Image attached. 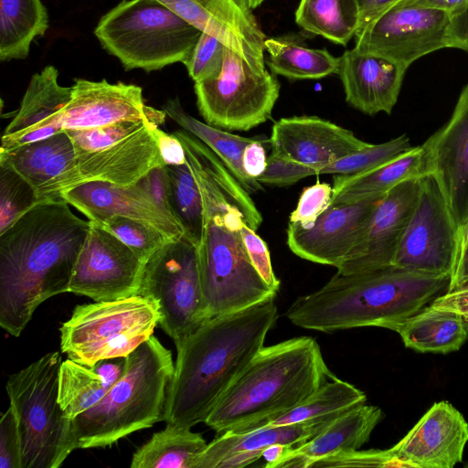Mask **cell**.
Here are the masks:
<instances>
[{"instance_id":"cell-39","label":"cell","mask_w":468,"mask_h":468,"mask_svg":"<svg viewBox=\"0 0 468 468\" xmlns=\"http://www.w3.org/2000/svg\"><path fill=\"white\" fill-rule=\"evenodd\" d=\"M413 147L406 134L386 143L370 144L321 168L317 175L357 176L406 154Z\"/></svg>"},{"instance_id":"cell-28","label":"cell","mask_w":468,"mask_h":468,"mask_svg":"<svg viewBox=\"0 0 468 468\" xmlns=\"http://www.w3.org/2000/svg\"><path fill=\"white\" fill-rule=\"evenodd\" d=\"M431 173L427 143L370 171L357 176L335 175L330 206L381 196L401 182ZM329 206V207H330Z\"/></svg>"},{"instance_id":"cell-46","label":"cell","mask_w":468,"mask_h":468,"mask_svg":"<svg viewBox=\"0 0 468 468\" xmlns=\"http://www.w3.org/2000/svg\"><path fill=\"white\" fill-rule=\"evenodd\" d=\"M0 468H22V442L13 408L2 414L0 420Z\"/></svg>"},{"instance_id":"cell-56","label":"cell","mask_w":468,"mask_h":468,"mask_svg":"<svg viewBox=\"0 0 468 468\" xmlns=\"http://www.w3.org/2000/svg\"><path fill=\"white\" fill-rule=\"evenodd\" d=\"M289 448L292 447L280 443L267 447L262 452V457L266 461V463L263 466L265 468H275L276 464L280 462Z\"/></svg>"},{"instance_id":"cell-35","label":"cell","mask_w":468,"mask_h":468,"mask_svg":"<svg viewBox=\"0 0 468 468\" xmlns=\"http://www.w3.org/2000/svg\"><path fill=\"white\" fill-rule=\"evenodd\" d=\"M295 23L305 32L346 46L360 25L358 0H300Z\"/></svg>"},{"instance_id":"cell-21","label":"cell","mask_w":468,"mask_h":468,"mask_svg":"<svg viewBox=\"0 0 468 468\" xmlns=\"http://www.w3.org/2000/svg\"><path fill=\"white\" fill-rule=\"evenodd\" d=\"M426 143L431 173L440 184L461 239L468 222V84L462 90L448 122Z\"/></svg>"},{"instance_id":"cell-38","label":"cell","mask_w":468,"mask_h":468,"mask_svg":"<svg viewBox=\"0 0 468 468\" xmlns=\"http://www.w3.org/2000/svg\"><path fill=\"white\" fill-rule=\"evenodd\" d=\"M71 144L63 131L46 139L0 152V165L12 168L35 188L45 166L60 150Z\"/></svg>"},{"instance_id":"cell-20","label":"cell","mask_w":468,"mask_h":468,"mask_svg":"<svg viewBox=\"0 0 468 468\" xmlns=\"http://www.w3.org/2000/svg\"><path fill=\"white\" fill-rule=\"evenodd\" d=\"M252 64H265L263 33L240 0H156Z\"/></svg>"},{"instance_id":"cell-48","label":"cell","mask_w":468,"mask_h":468,"mask_svg":"<svg viewBox=\"0 0 468 468\" xmlns=\"http://www.w3.org/2000/svg\"><path fill=\"white\" fill-rule=\"evenodd\" d=\"M446 47L468 52V4L449 15Z\"/></svg>"},{"instance_id":"cell-47","label":"cell","mask_w":468,"mask_h":468,"mask_svg":"<svg viewBox=\"0 0 468 468\" xmlns=\"http://www.w3.org/2000/svg\"><path fill=\"white\" fill-rule=\"evenodd\" d=\"M240 234L254 268L264 282L272 290L278 292L280 281L273 271L267 244L256 234L255 230L246 223L242 225Z\"/></svg>"},{"instance_id":"cell-34","label":"cell","mask_w":468,"mask_h":468,"mask_svg":"<svg viewBox=\"0 0 468 468\" xmlns=\"http://www.w3.org/2000/svg\"><path fill=\"white\" fill-rule=\"evenodd\" d=\"M207 443L191 428L166 423L133 454L131 468H194Z\"/></svg>"},{"instance_id":"cell-7","label":"cell","mask_w":468,"mask_h":468,"mask_svg":"<svg viewBox=\"0 0 468 468\" xmlns=\"http://www.w3.org/2000/svg\"><path fill=\"white\" fill-rule=\"evenodd\" d=\"M201 33L156 0H122L94 29L101 47L126 70L146 72L184 64Z\"/></svg>"},{"instance_id":"cell-55","label":"cell","mask_w":468,"mask_h":468,"mask_svg":"<svg viewBox=\"0 0 468 468\" xmlns=\"http://www.w3.org/2000/svg\"><path fill=\"white\" fill-rule=\"evenodd\" d=\"M468 280V240L461 249L456 266L451 276L447 291L452 290Z\"/></svg>"},{"instance_id":"cell-15","label":"cell","mask_w":468,"mask_h":468,"mask_svg":"<svg viewBox=\"0 0 468 468\" xmlns=\"http://www.w3.org/2000/svg\"><path fill=\"white\" fill-rule=\"evenodd\" d=\"M158 129V125L149 124L107 147L75 152L73 160L55 183L49 201L63 199L64 193L89 182L133 186L152 169L165 166Z\"/></svg>"},{"instance_id":"cell-32","label":"cell","mask_w":468,"mask_h":468,"mask_svg":"<svg viewBox=\"0 0 468 468\" xmlns=\"http://www.w3.org/2000/svg\"><path fill=\"white\" fill-rule=\"evenodd\" d=\"M48 15L41 0H0V58L25 59L37 37L48 28Z\"/></svg>"},{"instance_id":"cell-45","label":"cell","mask_w":468,"mask_h":468,"mask_svg":"<svg viewBox=\"0 0 468 468\" xmlns=\"http://www.w3.org/2000/svg\"><path fill=\"white\" fill-rule=\"evenodd\" d=\"M333 187L327 183L316 182L305 187L299 198L296 208L292 212L289 222L303 228L312 226L316 218L330 206Z\"/></svg>"},{"instance_id":"cell-14","label":"cell","mask_w":468,"mask_h":468,"mask_svg":"<svg viewBox=\"0 0 468 468\" xmlns=\"http://www.w3.org/2000/svg\"><path fill=\"white\" fill-rule=\"evenodd\" d=\"M145 263L117 237L90 222L73 269L69 292L87 296L94 302L139 295Z\"/></svg>"},{"instance_id":"cell-49","label":"cell","mask_w":468,"mask_h":468,"mask_svg":"<svg viewBox=\"0 0 468 468\" xmlns=\"http://www.w3.org/2000/svg\"><path fill=\"white\" fill-rule=\"evenodd\" d=\"M137 185L145 190L160 207L172 216L167 200L165 166L152 169L138 181Z\"/></svg>"},{"instance_id":"cell-13","label":"cell","mask_w":468,"mask_h":468,"mask_svg":"<svg viewBox=\"0 0 468 468\" xmlns=\"http://www.w3.org/2000/svg\"><path fill=\"white\" fill-rule=\"evenodd\" d=\"M449 15L435 8L395 4L356 32L355 48L408 69L421 57L447 48Z\"/></svg>"},{"instance_id":"cell-9","label":"cell","mask_w":468,"mask_h":468,"mask_svg":"<svg viewBox=\"0 0 468 468\" xmlns=\"http://www.w3.org/2000/svg\"><path fill=\"white\" fill-rule=\"evenodd\" d=\"M159 320L157 304L142 295L80 304L59 329L60 348L68 358L92 367L127 356L153 335Z\"/></svg>"},{"instance_id":"cell-30","label":"cell","mask_w":468,"mask_h":468,"mask_svg":"<svg viewBox=\"0 0 468 468\" xmlns=\"http://www.w3.org/2000/svg\"><path fill=\"white\" fill-rule=\"evenodd\" d=\"M265 64L275 75L291 80H317L337 74L340 57L326 48H314L298 33H286L266 37Z\"/></svg>"},{"instance_id":"cell-36","label":"cell","mask_w":468,"mask_h":468,"mask_svg":"<svg viewBox=\"0 0 468 468\" xmlns=\"http://www.w3.org/2000/svg\"><path fill=\"white\" fill-rule=\"evenodd\" d=\"M165 169L170 212L184 235L197 247L203 234L204 207L197 179L187 161L166 165Z\"/></svg>"},{"instance_id":"cell-8","label":"cell","mask_w":468,"mask_h":468,"mask_svg":"<svg viewBox=\"0 0 468 468\" xmlns=\"http://www.w3.org/2000/svg\"><path fill=\"white\" fill-rule=\"evenodd\" d=\"M61 363L58 351L49 352L7 379L21 436L22 468H58L77 449L72 420L58 402Z\"/></svg>"},{"instance_id":"cell-33","label":"cell","mask_w":468,"mask_h":468,"mask_svg":"<svg viewBox=\"0 0 468 468\" xmlns=\"http://www.w3.org/2000/svg\"><path fill=\"white\" fill-rule=\"evenodd\" d=\"M366 400L367 397L362 390L335 376L314 395L292 410L233 433L334 418Z\"/></svg>"},{"instance_id":"cell-37","label":"cell","mask_w":468,"mask_h":468,"mask_svg":"<svg viewBox=\"0 0 468 468\" xmlns=\"http://www.w3.org/2000/svg\"><path fill=\"white\" fill-rule=\"evenodd\" d=\"M111 388L94 367L70 358L62 361L58 378V402L69 420L92 408Z\"/></svg>"},{"instance_id":"cell-29","label":"cell","mask_w":468,"mask_h":468,"mask_svg":"<svg viewBox=\"0 0 468 468\" xmlns=\"http://www.w3.org/2000/svg\"><path fill=\"white\" fill-rule=\"evenodd\" d=\"M404 346L420 353L448 354L468 340V321L431 304L408 318L396 331Z\"/></svg>"},{"instance_id":"cell-44","label":"cell","mask_w":468,"mask_h":468,"mask_svg":"<svg viewBox=\"0 0 468 468\" xmlns=\"http://www.w3.org/2000/svg\"><path fill=\"white\" fill-rule=\"evenodd\" d=\"M311 467H408L394 452L387 450H354L335 453L316 461Z\"/></svg>"},{"instance_id":"cell-3","label":"cell","mask_w":468,"mask_h":468,"mask_svg":"<svg viewBox=\"0 0 468 468\" xmlns=\"http://www.w3.org/2000/svg\"><path fill=\"white\" fill-rule=\"evenodd\" d=\"M450 280V275L394 265L358 273L336 272L317 291L298 297L285 316L297 326L324 333L365 326L396 331L444 293Z\"/></svg>"},{"instance_id":"cell-31","label":"cell","mask_w":468,"mask_h":468,"mask_svg":"<svg viewBox=\"0 0 468 468\" xmlns=\"http://www.w3.org/2000/svg\"><path fill=\"white\" fill-rule=\"evenodd\" d=\"M163 110L183 130L212 150L249 193L262 189L261 184L250 177L242 166L243 151L254 138L233 134L198 121L185 111L178 98L168 100L163 105Z\"/></svg>"},{"instance_id":"cell-1","label":"cell","mask_w":468,"mask_h":468,"mask_svg":"<svg viewBox=\"0 0 468 468\" xmlns=\"http://www.w3.org/2000/svg\"><path fill=\"white\" fill-rule=\"evenodd\" d=\"M90 222L64 199L39 202L0 234V325L18 337L36 309L69 292Z\"/></svg>"},{"instance_id":"cell-57","label":"cell","mask_w":468,"mask_h":468,"mask_svg":"<svg viewBox=\"0 0 468 468\" xmlns=\"http://www.w3.org/2000/svg\"><path fill=\"white\" fill-rule=\"evenodd\" d=\"M247 7L253 10L267 0H240Z\"/></svg>"},{"instance_id":"cell-51","label":"cell","mask_w":468,"mask_h":468,"mask_svg":"<svg viewBox=\"0 0 468 468\" xmlns=\"http://www.w3.org/2000/svg\"><path fill=\"white\" fill-rule=\"evenodd\" d=\"M267 158L263 143L254 139L243 151V170L250 177L257 180L266 168Z\"/></svg>"},{"instance_id":"cell-26","label":"cell","mask_w":468,"mask_h":468,"mask_svg":"<svg viewBox=\"0 0 468 468\" xmlns=\"http://www.w3.org/2000/svg\"><path fill=\"white\" fill-rule=\"evenodd\" d=\"M335 417L261 428L243 433H220L207 443L197 458L194 468L245 467L262 457L263 451L272 444L280 443L294 448L304 443L324 430Z\"/></svg>"},{"instance_id":"cell-5","label":"cell","mask_w":468,"mask_h":468,"mask_svg":"<svg viewBox=\"0 0 468 468\" xmlns=\"http://www.w3.org/2000/svg\"><path fill=\"white\" fill-rule=\"evenodd\" d=\"M198 184L204 228L197 246L206 319L237 313L274 300L272 290L254 268L241 238L245 223L217 183L193 159L186 158Z\"/></svg>"},{"instance_id":"cell-52","label":"cell","mask_w":468,"mask_h":468,"mask_svg":"<svg viewBox=\"0 0 468 468\" xmlns=\"http://www.w3.org/2000/svg\"><path fill=\"white\" fill-rule=\"evenodd\" d=\"M159 146L166 165H182L186 162V152L180 140L174 133L158 129Z\"/></svg>"},{"instance_id":"cell-22","label":"cell","mask_w":468,"mask_h":468,"mask_svg":"<svg viewBox=\"0 0 468 468\" xmlns=\"http://www.w3.org/2000/svg\"><path fill=\"white\" fill-rule=\"evenodd\" d=\"M468 423L448 401L435 402L394 446L409 468H452L463 461Z\"/></svg>"},{"instance_id":"cell-16","label":"cell","mask_w":468,"mask_h":468,"mask_svg":"<svg viewBox=\"0 0 468 468\" xmlns=\"http://www.w3.org/2000/svg\"><path fill=\"white\" fill-rule=\"evenodd\" d=\"M271 155L303 165L304 177L370 144L348 129L317 116L282 118L272 125Z\"/></svg>"},{"instance_id":"cell-53","label":"cell","mask_w":468,"mask_h":468,"mask_svg":"<svg viewBox=\"0 0 468 468\" xmlns=\"http://www.w3.org/2000/svg\"><path fill=\"white\" fill-rule=\"evenodd\" d=\"M401 0H358L360 8V25L362 28L378 14Z\"/></svg>"},{"instance_id":"cell-4","label":"cell","mask_w":468,"mask_h":468,"mask_svg":"<svg viewBox=\"0 0 468 468\" xmlns=\"http://www.w3.org/2000/svg\"><path fill=\"white\" fill-rule=\"evenodd\" d=\"M334 377L312 337H293L263 346L204 423L218 434L238 431L292 410Z\"/></svg>"},{"instance_id":"cell-41","label":"cell","mask_w":468,"mask_h":468,"mask_svg":"<svg viewBox=\"0 0 468 468\" xmlns=\"http://www.w3.org/2000/svg\"><path fill=\"white\" fill-rule=\"evenodd\" d=\"M98 226L117 237L144 262L173 240L154 227L125 217H112Z\"/></svg>"},{"instance_id":"cell-27","label":"cell","mask_w":468,"mask_h":468,"mask_svg":"<svg viewBox=\"0 0 468 468\" xmlns=\"http://www.w3.org/2000/svg\"><path fill=\"white\" fill-rule=\"evenodd\" d=\"M384 418L382 410L365 403L348 409L309 441L289 448L275 468H311L318 460L360 449Z\"/></svg>"},{"instance_id":"cell-12","label":"cell","mask_w":468,"mask_h":468,"mask_svg":"<svg viewBox=\"0 0 468 468\" xmlns=\"http://www.w3.org/2000/svg\"><path fill=\"white\" fill-rule=\"evenodd\" d=\"M460 235L433 173L420 178L419 197L392 265L410 271L452 276Z\"/></svg>"},{"instance_id":"cell-24","label":"cell","mask_w":468,"mask_h":468,"mask_svg":"<svg viewBox=\"0 0 468 468\" xmlns=\"http://www.w3.org/2000/svg\"><path fill=\"white\" fill-rule=\"evenodd\" d=\"M407 68L355 47L340 57L338 76L346 101L368 115L390 114L397 103Z\"/></svg>"},{"instance_id":"cell-58","label":"cell","mask_w":468,"mask_h":468,"mask_svg":"<svg viewBox=\"0 0 468 468\" xmlns=\"http://www.w3.org/2000/svg\"><path fill=\"white\" fill-rule=\"evenodd\" d=\"M464 467L468 468V462L464 463Z\"/></svg>"},{"instance_id":"cell-40","label":"cell","mask_w":468,"mask_h":468,"mask_svg":"<svg viewBox=\"0 0 468 468\" xmlns=\"http://www.w3.org/2000/svg\"><path fill=\"white\" fill-rule=\"evenodd\" d=\"M37 203L33 186L12 168L0 165V234Z\"/></svg>"},{"instance_id":"cell-54","label":"cell","mask_w":468,"mask_h":468,"mask_svg":"<svg viewBox=\"0 0 468 468\" xmlns=\"http://www.w3.org/2000/svg\"><path fill=\"white\" fill-rule=\"evenodd\" d=\"M396 4L435 8L451 14L468 4V0H401Z\"/></svg>"},{"instance_id":"cell-10","label":"cell","mask_w":468,"mask_h":468,"mask_svg":"<svg viewBox=\"0 0 468 468\" xmlns=\"http://www.w3.org/2000/svg\"><path fill=\"white\" fill-rule=\"evenodd\" d=\"M200 115L207 124L249 131L270 119L280 83L266 65L252 64L226 48L218 75L195 82Z\"/></svg>"},{"instance_id":"cell-19","label":"cell","mask_w":468,"mask_h":468,"mask_svg":"<svg viewBox=\"0 0 468 468\" xmlns=\"http://www.w3.org/2000/svg\"><path fill=\"white\" fill-rule=\"evenodd\" d=\"M166 113L147 106L134 84L75 79L71 98L61 112L62 131L96 128L121 121L147 120L157 125Z\"/></svg>"},{"instance_id":"cell-2","label":"cell","mask_w":468,"mask_h":468,"mask_svg":"<svg viewBox=\"0 0 468 468\" xmlns=\"http://www.w3.org/2000/svg\"><path fill=\"white\" fill-rule=\"evenodd\" d=\"M278 310L274 300L209 318L175 342L176 359L164 420L192 428L205 422L231 383L264 346Z\"/></svg>"},{"instance_id":"cell-43","label":"cell","mask_w":468,"mask_h":468,"mask_svg":"<svg viewBox=\"0 0 468 468\" xmlns=\"http://www.w3.org/2000/svg\"><path fill=\"white\" fill-rule=\"evenodd\" d=\"M226 46L218 38L202 32L191 54L184 62L189 77L198 82L218 74Z\"/></svg>"},{"instance_id":"cell-6","label":"cell","mask_w":468,"mask_h":468,"mask_svg":"<svg viewBox=\"0 0 468 468\" xmlns=\"http://www.w3.org/2000/svg\"><path fill=\"white\" fill-rule=\"evenodd\" d=\"M174 366L171 351L154 335L125 356L122 377L98 403L72 420L77 449L109 447L164 420Z\"/></svg>"},{"instance_id":"cell-23","label":"cell","mask_w":468,"mask_h":468,"mask_svg":"<svg viewBox=\"0 0 468 468\" xmlns=\"http://www.w3.org/2000/svg\"><path fill=\"white\" fill-rule=\"evenodd\" d=\"M62 198L97 225L119 216L149 224L173 240L184 235L176 220L137 184L89 182L67 191Z\"/></svg>"},{"instance_id":"cell-11","label":"cell","mask_w":468,"mask_h":468,"mask_svg":"<svg viewBox=\"0 0 468 468\" xmlns=\"http://www.w3.org/2000/svg\"><path fill=\"white\" fill-rule=\"evenodd\" d=\"M139 295L157 304L158 324L174 342L194 332L207 320L196 244L183 235L155 251L145 263Z\"/></svg>"},{"instance_id":"cell-17","label":"cell","mask_w":468,"mask_h":468,"mask_svg":"<svg viewBox=\"0 0 468 468\" xmlns=\"http://www.w3.org/2000/svg\"><path fill=\"white\" fill-rule=\"evenodd\" d=\"M384 195L330 206L308 228L289 222V249L303 260L338 268L364 233Z\"/></svg>"},{"instance_id":"cell-50","label":"cell","mask_w":468,"mask_h":468,"mask_svg":"<svg viewBox=\"0 0 468 468\" xmlns=\"http://www.w3.org/2000/svg\"><path fill=\"white\" fill-rule=\"evenodd\" d=\"M430 304L437 309L455 312L468 321V280L446 291Z\"/></svg>"},{"instance_id":"cell-42","label":"cell","mask_w":468,"mask_h":468,"mask_svg":"<svg viewBox=\"0 0 468 468\" xmlns=\"http://www.w3.org/2000/svg\"><path fill=\"white\" fill-rule=\"evenodd\" d=\"M149 124L157 125L147 120H129L96 128L65 130L64 132L69 135L74 152H91L119 142Z\"/></svg>"},{"instance_id":"cell-25","label":"cell","mask_w":468,"mask_h":468,"mask_svg":"<svg viewBox=\"0 0 468 468\" xmlns=\"http://www.w3.org/2000/svg\"><path fill=\"white\" fill-rule=\"evenodd\" d=\"M71 98V86L58 83V71L51 65L35 73L20 107L5 129L0 152L40 141L62 131L61 112Z\"/></svg>"},{"instance_id":"cell-18","label":"cell","mask_w":468,"mask_h":468,"mask_svg":"<svg viewBox=\"0 0 468 468\" xmlns=\"http://www.w3.org/2000/svg\"><path fill=\"white\" fill-rule=\"evenodd\" d=\"M420 178L405 180L384 195L364 233L336 272L358 273L392 265L419 197Z\"/></svg>"}]
</instances>
